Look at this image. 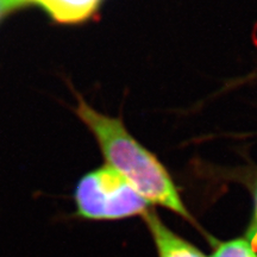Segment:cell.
<instances>
[{"label":"cell","instance_id":"6da1fadb","mask_svg":"<svg viewBox=\"0 0 257 257\" xmlns=\"http://www.w3.org/2000/svg\"><path fill=\"white\" fill-rule=\"evenodd\" d=\"M76 113L94 134L107 166L123 176L148 204L160 205L192 219L165 167L128 134L120 119L99 113L82 99Z\"/></svg>","mask_w":257,"mask_h":257},{"label":"cell","instance_id":"8992f818","mask_svg":"<svg viewBox=\"0 0 257 257\" xmlns=\"http://www.w3.org/2000/svg\"><path fill=\"white\" fill-rule=\"evenodd\" d=\"M24 5H27L24 0H0V18Z\"/></svg>","mask_w":257,"mask_h":257},{"label":"cell","instance_id":"3957f363","mask_svg":"<svg viewBox=\"0 0 257 257\" xmlns=\"http://www.w3.org/2000/svg\"><path fill=\"white\" fill-rule=\"evenodd\" d=\"M154 237L159 257H206L201 251L170 231L152 211L143 214Z\"/></svg>","mask_w":257,"mask_h":257},{"label":"cell","instance_id":"7a4b0ae2","mask_svg":"<svg viewBox=\"0 0 257 257\" xmlns=\"http://www.w3.org/2000/svg\"><path fill=\"white\" fill-rule=\"evenodd\" d=\"M80 216L89 219H123L144 214L149 204L110 166L82 178L75 193Z\"/></svg>","mask_w":257,"mask_h":257},{"label":"cell","instance_id":"277c9868","mask_svg":"<svg viewBox=\"0 0 257 257\" xmlns=\"http://www.w3.org/2000/svg\"><path fill=\"white\" fill-rule=\"evenodd\" d=\"M41 5L54 19L62 23H76L88 18L100 0H24Z\"/></svg>","mask_w":257,"mask_h":257},{"label":"cell","instance_id":"5b68a950","mask_svg":"<svg viewBox=\"0 0 257 257\" xmlns=\"http://www.w3.org/2000/svg\"><path fill=\"white\" fill-rule=\"evenodd\" d=\"M211 257H257L250 239H233L221 243Z\"/></svg>","mask_w":257,"mask_h":257},{"label":"cell","instance_id":"52a82bcc","mask_svg":"<svg viewBox=\"0 0 257 257\" xmlns=\"http://www.w3.org/2000/svg\"><path fill=\"white\" fill-rule=\"evenodd\" d=\"M251 237L252 238L250 240H251L252 243H257V193H256V207H255V224H253Z\"/></svg>","mask_w":257,"mask_h":257}]
</instances>
